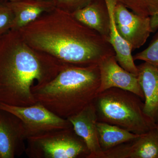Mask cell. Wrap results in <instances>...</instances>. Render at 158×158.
Listing matches in <instances>:
<instances>
[{
  "mask_svg": "<svg viewBox=\"0 0 158 158\" xmlns=\"http://www.w3.org/2000/svg\"><path fill=\"white\" fill-rule=\"evenodd\" d=\"M76 134L84 140L89 151L88 158H104L99 143L96 110L93 103L80 113L67 118Z\"/></svg>",
  "mask_w": 158,
  "mask_h": 158,
  "instance_id": "cell-10",
  "label": "cell"
},
{
  "mask_svg": "<svg viewBox=\"0 0 158 158\" xmlns=\"http://www.w3.org/2000/svg\"><path fill=\"white\" fill-rule=\"evenodd\" d=\"M114 19L118 33L132 50L140 48L152 33L151 17L136 14L120 3L114 8Z\"/></svg>",
  "mask_w": 158,
  "mask_h": 158,
  "instance_id": "cell-7",
  "label": "cell"
},
{
  "mask_svg": "<svg viewBox=\"0 0 158 158\" xmlns=\"http://www.w3.org/2000/svg\"><path fill=\"white\" fill-rule=\"evenodd\" d=\"M0 110L11 113L19 118L22 123L27 139L53 131L73 127L67 118L57 116L38 102L24 107L0 102Z\"/></svg>",
  "mask_w": 158,
  "mask_h": 158,
  "instance_id": "cell-6",
  "label": "cell"
},
{
  "mask_svg": "<svg viewBox=\"0 0 158 158\" xmlns=\"http://www.w3.org/2000/svg\"><path fill=\"white\" fill-rule=\"evenodd\" d=\"M71 14L79 21L96 31L109 41L110 17L105 0H95Z\"/></svg>",
  "mask_w": 158,
  "mask_h": 158,
  "instance_id": "cell-13",
  "label": "cell"
},
{
  "mask_svg": "<svg viewBox=\"0 0 158 158\" xmlns=\"http://www.w3.org/2000/svg\"><path fill=\"white\" fill-rule=\"evenodd\" d=\"M98 121L114 125L136 135L147 132L156 123L145 114L144 103L135 94L110 88L98 94L93 102Z\"/></svg>",
  "mask_w": 158,
  "mask_h": 158,
  "instance_id": "cell-4",
  "label": "cell"
},
{
  "mask_svg": "<svg viewBox=\"0 0 158 158\" xmlns=\"http://www.w3.org/2000/svg\"><path fill=\"white\" fill-rule=\"evenodd\" d=\"M156 127L158 129V121L156 123Z\"/></svg>",
  "mask_w": 158,
  "mask_h": 158,
  "instance_id": "cell-21",
  "label": "cell"
},
{
  "mask_svg": "<svg viewBox=\"0 0 158 158\" xmlns=\"http://www.w3.org/2000/svg\"><path fill=\"white\" fill-rule=\"evenodd\" d=\"M68 65L33 48L18 31L10 30L0 36V102L35 104L32 88L47 84Z\"/></svg>",
  "mask_w": 158,
  "mask_h": 158,
  "instance_id": "cell-2",
  "label": "cell"
},
{
  "mask_svg": "<svg viewBox=\"0 0 158 158\" xmlns=\"http://www.w3.org/2000/svg\"><path fill=\"white\" fill-rule=\"evenodd\" d=\"M31 158H88L89 151L73 127L28 138L25 151Z\"/></svg>",
  "mask_w": 158,
  "mask_h": 158,
  "instance_id": "cell-5",
  "label": "cell"
},
{
  "mask_svg": "<svg viewBox=\"0 0 158 158\" xmlns=\"http://www.w3.org/2000/svg\"><path fill=\"white\" fill-rule=\"evenodd\" d=\"M56 8L72 13L95 0H52Z\"/></svg>",
  "mask_w": 158,
  "mask_h": 158,
  "instance_id": "cell-20",
  "label": "cell"
},
{
  "mask_svg": "<svg viewBox=\"0 0 158 158\" xmlns=\"http://www.w3.org/2000/svg\"><path fill=\"white\" fill-rule=\"evenodd\" d=\"M9 2H15V1H19V0H9Z\"/></svg>",
  "mask_w": 158,
  "mask_h": 158,
  "instance_id": "cell-22",
  "label": "cell"
},
{
  "mask_svg": "<svg viewBox=\"0 0 158 158\" xmlns=\"http://www.w3.org/2000/svg\"><path fill=\"white\" fill-rule=\"evenodd\" d=\"M100 85L98 65H68L51 81L31 90L37 102L57 116L67 118L93 102Z\"/></svg>",
  "mask_w": 158,
  "mask_h": 158,
  "instance_id": "cell-3",
  "label": "cell"
},
{
  "mask_svg": "<svg viewBox=\"0 0 158 158\" xmlns=\"http://www.w3.org/2000/svg\"><path fill=\"white\" fill-rule=\"evenodd\" d=\"M14 14L11 30L18 31L56 8L52 0H19L9 2Z\"/></svg>",
  "mask_w": 158,
  "mask_h": 158,
  "instance_id": "cell-14",
  "label": "cell"
},
{
  "mask_svg": "<svg viewBox=\"0 0 158 158\" xmlns=\"http://www.w3.org/2000/svg\"><path fill=\"white\" fill-rule=\"evenodd\" d=\"M134 13L145 17H153L158 26V0H116Z\"/></svg>",
  "mask_w": 158,
  "mask_h": 158,
  "instance_id": "cell-17",
  "label": "cell"
},
{
  "mask_svg": "<svg viewBox=\"0 0 158 158\" xmlns=\"http://www.w3.org/2000/svg\"><path fill=\"white\" fill-rule=\"evenodd\" d=\"M27 140L19 118L0 110V158H14L21 155L25 151Z\"/></svg>",
  "mask_w": 158,
  "mask_h": 158,
  "instance_id": "cell-9",
  "label": "cell"
},
{
  "mask_svg": "<svg viewBox=\"0 0 158 158\" xmlns=\"http://www.w3.org/2000/svg\"><path fill=\"white\" fill-rule=\"evenodd\" d=\"M133 59L148 62L158 69V33L147 48L133 56Z\"/></svg>",
  "mask_w": 158,
  "mask_h": 158,
  "instance_id": "cell-18",
  "label": "cell"
},
{
  "mask_svg": "<svg viewBox=\"0 0 158 158\" xmlns=\"http://www.w3.org/2000/svg\"><path fill=\"white\" fill-rule=\"evenodd\" d=\"M104 158H158V129L106 152Z\"/></svg>",
  "mask_w": 158,
  "mask_h": 158,
  "instance_id": "cell-11",
  "label": "cell"
},
{
  "mask_svg": "<svg viewBox=\"0 0 158 158\" xmlns=\"http://www.w3.org/2000/svg\"></svg>",
  "mask_w": 158,
  "mask_h": 158,
  "instance_id": "cell-23",
  "label": "cell"
},
{
  "mask_svg": "<svg viewBox=\"0 0 158 158\" xmlns=\"http://www.w3.org/2000/svg\"><path fill=\"white\" fill-rule=\"evenodd\" d=\"M110 17V31L109 42L115 53L118 64L131 73L138 75V69L132 55L133 50L128 43L118 33L114 19V8L116 0H105Z\"/></svg>",
  "mask_w": 158,
  "mask_h": 158,
  "instance_id": "cell-15",
  "label": "cell"
},
{
  "mask_svg": "<svg viewBox=\"0 0 158 158\" xmlns=\"http://www.w3.org/2000/svg\"><path fill=\"white\" fill-rule=\"evenodd\" d=\"M97 128L99 143L104 153L118 145L132 141L140 135L102 122H97Z\"/></svg>",
  "mask_w": 158,
  "mask_h": 158,
  "instance_id": "cell-16",
  "label": "cell"
},
{
  "mask_svg": "<svg viewBox=\"0 0 158 158\" xmlns=\"http://www.w3.org/2000/svg\"><path fill=\"white\" fill-rule=\"evenodd\" d=\"M138 81L144 95V111L153 121H158V69L144 62L137 66Z\"/></svg>",
  "mask_w": 158,
  "mask_h": 158,
  "instance_id": "cell-12",
  "label": "cell"
},
{
  "mask_svg": "<svg viewBox=\"0 0 158 158\" xmlns=\"http://www.w3.org/2000/svg\"><path fill=\"white\" fill-rule=\"evenodd\" d=\"M100 73V85L98 94L110 88L128 90L144 99V95L137 75L127 71L116 61L115 55L103 59L98 64Z\"/></svg>",
  "mask_w": 158,
  "mask_h": 158,
  "instance_id": "cell-8",
  "label": "cell"
},
{
  "mask_svg": "<svg viewBox=\"0 0 158 158\" xmlns=\"http://www.w3.org/2000/svg\"><path fill=\"white\" fill-rule=\"evenodd\" d=\"M18 31L31 47L69 65H98L115 55L104 37L71 13L57 8Z\"/></svg>",
  "mask_w": 158,
  "mask_h": 158,
  "instance_id": "cell-1",
  "label": "cell"
},
{
  "mask_svg": "<svg viewBox=\"0 0 158 158\" xmlns=\"http://www.w3.org/2000/svg\"><path fill=\"white\" fill-rule=\"evenodd\" d=\"M9 0H0V36L12 28L14 14L9 5Z\"/></svg>",
  "mask_w": 158,
  "mask_h": 158,
  "instance_id": "cell-19",
  "label": "cell"
}]
</instances>
